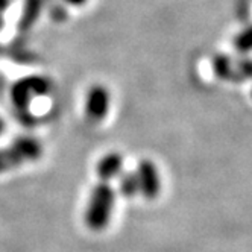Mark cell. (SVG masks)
Returning <instances> with one entry per match:
<instances>
[{"label":"cell","mask_w":252,"mask_h":252,"mask_svg":"<svg viewBox=\"0 0 252 252\" xmlns=\"http://www.w3.org/2000/svg\"><path fill=\"white\" fill-rule=\"evenodd\" d=\"M116 194L110 181H100L94 186L85 208V225L92 231H102L108 226L114 208Z\"/></svg>","instance_id":"1"},{"label":"cell","mask_w":252,"mask_h":252,"mask_svg":"<svg viewBox=\"0 0 252 252\" xmlns=\"http://www.w3.org/2000/svg\"><path fill=\"white\" fill-rule=\"evenodd\" d=\"M43 154L41 143L33 137H20L8 148L0 149V173L22 167L38 159Z\"/></svg>","instance_id":"2"},{"label":"cell","mask_w":252,"mask_h":252,"mask_svg":"<svg viewBox=\"0 0 252 252\" xmlns=\"http://www.w3.org/2000/svg\"><path fill=\"white\" fill-rule=\"evenodd\" d=\"M52 88L50 81L46 76H26L17 81L11 88V99L17 110L28 111L35 97L49 94Z\"/></svg>","instance_id":"3"},{"label":"cell","mask_w":252,"mask_h":252,"mask_svg":"<svg viewBox=\"0 0 252 252\" xmlns=\"http://www.w3.org/2000/svg\"><path fill=\"white\" fill-rule=\"evenodd\" d=\"M214 75L222 81L242 82L252 78V60H236L226 55H216L211 61Z\"/></svg>","instance_id":"4"},{"label":"cell","mask_w":252,"mask_h":252,"mask_svg":"<svg viewBox=\"0 0 252 252\" xmlns=\"http://www.w3.org/2000/svg\"><path fill=\"white\" fill-rule=\"evenodd\" d=\"M110 92L105 85L94 84L88 88L85 97V116L92 123L102 122L110 111Z\"/></svg>","instance_id":"5"},{"label":"cell","mask_w":252,"mask_h":252,"mask_svg":"<svg viewBox=\"0 0 252 252\" xmlns=\"http://www.w3.org/2000/svg\"><path fill=\"white\" fill-rule=\"evenodd\" d=\"M135 175L138 181V193H141L149 201L155 199L161 190V181H159L158 169L154 161L141 159L137 166Z\"/></svg>","instance_id":"6"},{"label":"cell","mask_w":252,"mask_h":252,"mask_svg":"<svg viewBox=\"0 0 252 252\" xmlns=\"http://www.w3.org/2000/svg\"><path fill=\"white\" fill-rule=\"evenodd\" d=\"M123 167V158L119 152H110L103 155L96 166V172L100 181H111L119 173L122 172Z\"/></svg>","instance_id":"7"},{"label":"cell","mask_w":252,"mask_h":252,"mask_svg":"<svg viewBox=\"0 0 252 252\" xmlns=\"http://www.w3.org/2000/svg\"><path fill=\"white\" fill-rule=\"evenodd\" d=\"M43 8V0H25V8H23V17L20 22V29L28 31L37 19L40 17Z\"/></svg>","instance_id":"8"},{"label":"cell","mask_w":252,"mask_h":252,"mask_svg":"<svg viewBox=\"0 0 252 252\" xmlns=\"http://www.w3.org/2000/svg\"><path fill=\"white\" fill-rule=\"evenodd\" d=\"M119 189L125 197H132L138 193V181L135 172H120L119 173Z\"/></svg>","instance_id":"9"},{"label":"cell","mask_w":252,"mask_h":252,"mask_svg":"<svg viewBox=\"0 0 252 252\" xmlns=\"http://www.w3.org/2000/svg\"><path fill=\"white\" fill-rule=\"evenodd\" d=\"M234 47L240 52H248L252 50V26L243 29L234 37Z\"/></svg>","instance_id":"10"},{"label":"cell","mask_w":252,"mask_h":252,"mask_svg":"<svg viewBox=\"0 0 252 252\" xmlns=\"http://www.w3.org/2000/svg\"><path fill=\"white\" fill-rule=\"evenodd\" d=\"M11 5H12V0H0V14L5 12L6 9H9Z\"/></svg>","instance_id":"11"},{"label":"cell","mask_w":252,"mask_h":252,"mask_svg":"<svg viewBox=\"0 0 252 252\" xmlns=\"http://www.w3.org/2000/svg\"><path fill=\"white\" fill-rule=\"evenodd\" d=\"M64 2L70 6H84L87 3V0H64Z\"/></svg>","instance_id":"12"},{"label":"cell","mask_w":252,"mask_h":252,"mask_svg":"<svg viewBox=\"0 0 252 252\" xmlns=\"http://www.w3.org/2000/svg\"><path fill=\"white\" fill-rule=\"evenodd\" d=\"M5 131V122H3V119L0 117V134H2Z\"/></svg>","instance_id":"13"},{"label":"cell","mask_w":252,"mask_h":252,"mask_svg":"<svg viewBox=\"0 0 252 252\" xmlns=\"http://www.w3.org/2000/svg\"><path fill=\"white\" fill-rule=\"evenodd\" d=\"M3 28V19H2V14H0V29Z\"/></svg>","instance_id":"14"}]
</instances>
